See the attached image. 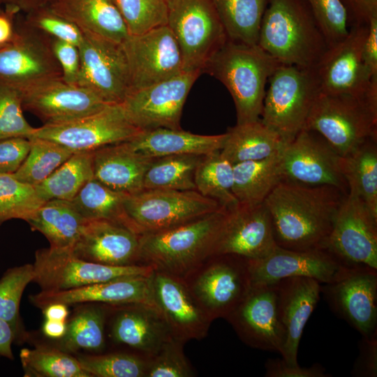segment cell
Listing matches in <instances>:
<instances>
[{"label":"cell","instance_id":"cell-1","mask_svg":"<svg viewBox=\"0 0 377 377\" xmlns=\"http://www.w3.org/2000/svg\"><path fill=\"white\" fill-rule=\"evenodd\" d=\"M346 195L332 186L280 182L264 200L276 245L295 251L326 249Z\"/></svg>","mask_w":377,"mask_h":377},{"label":"cell","instance_id":"cell-2","mask_svg":"<svg viewBox=\"0 0 377 377\" xmlns=\"http://www.w3.org/2000/svg\"><path fill=\"white\" fill-rule=\"evenodd\" d=\"M258 45L283 64L314 68L328 48L305 0H269Z\"/></svg>","mask_w":377,"mask_h":377},{"label":"cell","instance_id":"cell-3","mask_svg":"<svg viewBox=\"0 0 377 377\" xmlns=\"http://www.w3.org/2000/svg\"><path fill=\"white\" fill-rule=\"evenodd\" d=\"M228 211L223 208L177 226L141 234L140 264L182 277L213 255Z\"/></svg>","mask_w":377,"mask_h":377},{"label":"cell","instance_id":"cell-4","mask_svg":"<svg viewBox=\"0 0 377 377\" xmlns=\"http://www.w3.org/2000/svg\"><path fill=\"white\" fill-rule=\"evenodd\" d=\"M280 64L258 45L227 40L208 60L202 73L224 84L235 105L237 124H243L260 119L266 84Z\"/></svg>","mask_w":377,"mask_h":377},{"label":"cell","instance_id":"cell-5","mask_svg":"<svg viewBox=\"0 0 377 377\" xmlns=\"http://www.w3.org/2000/svg\"><path fill=\"white\" fill-rule=\"evenodd\" d=\"M304 129L318 133L340 156L377 139V81L362 95L320 93Z\"/></svg>","mask_w":377,"mask_h":377},{"label":"cell","instance_id":"cell-6","mask_svg":"<svg viewBox=\"0 0 377 377\" xmlns=\"http://www.w3.org/2000/svg\"><path fill=\"white\" fill-rule=\"evenodd\" d=\"M261 121L288 144L304 127L320 94L314 68L280 64L269 79Z\"/></svg>","mask_w":377,"mask_h":377},{"label":"cell","instance_id":"cell-7","mask_svg":"<svg viewBox=\"0 0 377 377\" xmlns=\"http://www.w3.org/2000/svg\"><path fill=\"white\" fill-rule=\"evenodd\" d=\"M180 278L212 322L225 319L251 288L249 259L232 254L212 255Z\"/></svg>","mask_w":377,"mask_h":377},{"label":"cell","instance_id":"cell-8","mask_svg":"<svg viewBox=\"0 0 377 377\" xmlns=\"http://www.w3.org/2000/svg\"><path fill=\"white\" fill-rule=\"evenodd\" d=\"M168 24L179 45L184 71H202L228 38L212 0H167Z\"/></svg>","mask_w":377,"mask_h":377},{"label":"cell","instance_id":"cell-9","mask_svg":"<svg viewBox=\"0 0 377 377\" xmlns=\"http://www.w3.org/2000/svg\"><path fill=\"white\" fill-rule=\"evenodd\" d=\"M124 207L140 235L177 226L226 208L196 190L165 189H143L128 195Z\"/></svg>","mask_w":377,"mask_h":377},{"label":"cell","instance_id":"cell-10","mask_svg":"<svg viewBox=\"0 0 377 377\" xmlns=\"http://www.w3.org/2000/svg\"><path fill=\"white\" fill-rule=\"evenodd\" d=\"M34 278L41 290L60 291L133 276H149L148 265L111 266L84 260L71 249H41L35 252Z\"/></svg>","mask_w":377,"mask_h":377},{"label":"cell","instance_id":"cell-11","mask_svg":"<svg viewBox=\"0 0 377 377\" xmlns=\"http://www.w3.org/2000/svg\"><path fill=\"white\" fill-rule=\"evenodd\" d=\"M141 131L129 121L122 105L113 103L68 122L36 128L30 137L55 142L77 153L128 141Z\"/></svg>","mask_w":377,"mask_h":377},{"label":"cell","instance_id":"cell-12","mask_svg":"<svg viewBox=\"0 0 377 377\" xmlns=\"http://www.w3.org/2000/svg\"><path fill=\"white\" fill-rule=\"evenodd\" d=\"M57 77L61 69L45 33L27 24L15 29L11 40L0 46V82L22 90Z\"/></svg>","mask_w":377,"mask_h":377},{"label":"cell","instance_id":"cell-13","mask_svg":"<svg viewBox=\"0 0 377 377\" xmlns=\"http://www.w3.org/2000/svg\"><path fill=\"white\" fill-rule=\"evenodd\" d=\"M77 85L108 104L121 103L130 91L128 64L121 43L81 29Z\"/></svg>","mask_w":377,"mask_h":377},{"label":"cell","instance_id":"cell-14","mask_svg":"<svg viewBox=\"0 0 377 377\" xmlns=\"http://www.w3.org/2000/svg\"><path fill=\"white\" fill-rule=\"evenodd\" d=\"M202 72L184 71L172 77L130 91L121 103L129 121L141 131L180 129L183 107Z\"/></svg>","mask_w":377,"mask_h":377},{"label":"cell","instance_id":"cell-15","mask_svg":"<svg viewBox=\"0 0 377 377\" xmlns=\"http://www.w3.org/2000/svg\"><path fill=\"white\" fill-rule=\"evenodd\" d=\"M121 46L128 64L130 91L184 71L179 45L167 24L129 35Z\"/></svg>","mask_w":377,"mask_h":377},{"label":"cell","instance_id":"cell-16","mask_svg":"<svg viewBox=\"0 0 377 377\" xmlns=\"http://www.w3.org/2000/svg\"><path fill=\"white\" fill-rule=\"evenodd\" d=\"M326 249L352 268L377 269V217L358 196L344 197Z\"/></svg>","mask_w":377,"mask_h":377},{"label":"cell","instance_id":"cell-17","mask_svg":"<svg viewBox=\"0 0 377 377\" xmlns=\"http://www.w3.org/2000/svg\"><path fill=\"white\" fill-rule=\"evenodd\" d=\"M339 158L318 133L303 129L282 151L283 180L306 186H332L348 194Z\"/></svg>","mask_w":377,"mask_h":377},{"label":"cell","instance_id":"cell-18","mask_svg":"<svg viewBox=\"0 0 377 377\" xmlns=\"http://www.w3.org/2000/svg\"><path fill=\"white\" fill-rule=\"evenodd\" d=\"M249 262L251 286L274 283L295 276L330 283L357 269L347 265L327 249L295 251L277 246L267 256Z\"/></svg>","mask_w":377,"mask_h":377},{"label":"cell","instance_id":"cell-19","mask_svg":"<svg viewBox=\"0 0 377 377\" xmlns=\"http://www.w3.org/2000/svg\"><path fill=\"white\" fill-rule=\"evenodd\" d=\"M106 330L108 341L118 349L148 359L174 337L158 308L145 303L108 304Z\"/></svg>","mask_w":377,"mask_h":377},{"label":"cell","instance_id":"cell-20","mask_svg":"<svg viewBox=\"0 0 377 377\" xmlns=\"http://www.w3.org/2000/svg\"><path fill=\"white\" fill-rule=\"evenodd\" d=\"M225 319L247 346L282 353L286 332L279 315L275 283L251 286Z\"/></svg>","mask_w":377,"mask_h":377},{"label":"cell","instance_id":"cell-21","mask_svg":"<svg viewBox=\"0 0 377 377\" xmlns=\"http://www.w3.org/2000/svg\"><path fill=\"white\" fill-rule=\"evenodd\" d=\"M367 33V24L352 25L343 40L327 48L314 68L320 93L362 95L377 81L362 59Z\"/></svg>","mask_w":377,"mask_h":377},{"label":"cell","instance_id":"cell-22","mask_svg":"<svg viewBox=\"0 0 377 377\" xmlns=\"http://www.w3.org/2000/svg\"><path fill=\"white\" fill-rule=\"evenodd\" d=\"M23 109L44 125L68 122L96 112L108 103L89 89L62 77L47 80L20 90Z\"/></svg>","mask_w":377,"mask_h":377},{"label":"cell","instance_id":"cell-23","mask_svg":"<svg viewBox=\"0 0 377 377\" xmlns=\"http://www.w3.org/2000/svg\"><path fill=\"white\" fill-rule=\"evenodd\" d=\"M321 286L334 313L360 333H377V269L357 268L340 279Z\"/></svg>","mask_w":377,"mask_h":377},{"label":"cell","instance_id":"cell-24","mask_svg":"<svg viewBox=\"0 0 377 377\" xmlns=\"http://www.w3.org/2000/svg\"><path fill=\"white\" fill-rule=\"evenodd\" d=\"M277 246L272 219L265 202L239 203L228 209L214 254H232L249 260L263 258Z\"/></svg>","mask_w":377,"mask_h":377},{"label":"cell","instance_id":"cell-25","mask_svg":"<svg viewBox=\"0 0 377 377\" xmlns=\"http://www.w3.org/2000/svg\"><path fill=\"white\" fill-rule=\"evenodd\" d=\"M150 279L153 302L173 336L184 343L206 337L212 321L195 302L182 279L154 270Z\"/></svg>","mask_w":377,"mask_h":377},{"label":"cell","instance_id":"cell-26","mask_svg":"<svg viewBox=\"0 0 377 377\" xmlns=\"http://www.w3.org/2000/svg\"><path fill=\"white\" fill-rule=\"evenodd\" d=\"M140 236L117 222L87 221L71 250L76 256L95 263L111 266L140 265Z\"/></svg>","mask_w":377,"mask_h":377},{"label":"cell","instance_id":"cell-27","mask_svg":"<svg viewBox=\"0 0 377 377\" xmlns=\"http://www.w3.org/2000/svg\"><path fill=\"white\" fill-rule=\"evenodd\" d=\"M150 276H126L60 291L40 290L29 295V300L41 310L53 303H62L68 306L94 302L107 304L145 303L155 306Z\"/></svg>","mask_w":377,"mask_h":377},{"label":"cell","instance_id":"cell-28","mask_svg":"<svg viewBox=\"0 0 377 377\" xmlns=\"http://www.w3.org/2000/svg\"><path fill=\"white\" fill-rule=\"evenodd\" d=\"M280 320L286 332L281 354L289 364H297L301 337L321 293L320 283L308 277H287L275 283Z\"/></svg>","mask_w":377,"mask_h":377},{"label":"cell","instance_id":"cell-29","mask_svg":"<svg viewBox=\"0 0 377 377\" xmlns=\"http://www.w3.org/2000/svg\"><path fill=\"white\" fill-rule=\"evenodd\" d=\"M154 159L132 150L125 142L92 151L94 178L127 195L143 190L145 172Z\"/></svg>","mask_w":377,"mask_h":377},{"label":"cell","instance_id":"cell-30","mask_svg":"<svg viewBox=\"0 0 377 377\" xmlns=\"http://www.w3.org/2000/svg\"><path fill=\"white\" fill-rule=\"evenodd\" d=\"M226 134L205 135L180 129L158 128L142 131L125 142L134 151L142 156L157 158L181 154L203 156L221 150Z\"/></svg>","mask_w":377,"mask_h":377},{"label":"cell","instance_id":"cell-31","mask_svg":"<svg viewBox=\"0 0 377 377\" xmlns=\"http://www.w3.org/2000/svg\"><path fill=\"white\" fill-rule=\"evenodd\" d=\"M108 304L82 303L75 304L66 320L63 337L51 343L72 355L96 354L105 352L107 346Z\"/></svg>","mask_w":377,"mask_h":377},{"label":"cell","instance_id":"cell-32","mask_svg":"<svg viewBox=\"0 0 377 377\" xmlns=\"http://www.w3.org/2000/svg\"><path fill=\"white\" fill-rule=\"evenodd\" d=\"M53 13L87 30L118 43L129 36L125 22L113 0H70L57 5Z\"/></svg>","mask_w":377,"mask_h":377},{"label":"cell","instance_id":"cell-33","mask_svg":"<svg viewBox=\"0 0 377 377\" xmlns=\"http://www.w3.org/2000/svg\"><path fill=\"white\" fill-rule=\"evenodd\" d=\"M87 221L73 202L65 200L45 202L27 221L32 230L43 234L50 247L56 249H72Z\"/></svg>","mask_w":377,"mask_h":377},{"label":"cell","instance_id":"cell-34","mask_svg":"<svg viewBox=\"0 0 377 377\" xmlns=\"http://www.w3.org/2000/svg\"><path fill=\"white\" fill-rule=\"evenodd\" d=\"M221 156L232 165L265 158L283 149L287 145L260 120L236 124L226 133Z\"/></svg>","mask_w":377,"mask_h":377},{"label":"cell","instance_id":"cell-35","mask_svg":"<svg viewBox=\"0 0 377 377\" xmlns=\"http://www.w3.org/2000/svg\"><path fill=\"white\" fill-rule=\"evenodd\" d=\"M282 151L261 160L233 165L232 190L239 203L254 205L263 202L283 180Z\"/></svg>","mask_w":377,"mask_h":377},{"label":"cell","instance_id":"cell-36","mask_svg":"<svg viewBox=\"0 0 377 377\" xmlns=\"http://www.w3.org/2000/svg\"><path fill=\"white\" fill-rule=\"evenodd\" d=\"M339 167L348 192L360 198L377 217V139L365 141L339 158Z\"/></svg>","mask_w":377,"mask_h":377},{"label":"cell","instance_id":"cell-37","mask_svg":"<svg viewBox=\"0 0 377 377\" xmlns=\"http://www.w3.org/2000/svg\"><path fill=\"white\" fill-rule=\"evenodd\" d=\"M228 40L258 45L263 17L269 0H212Z\"/></svg>","mask_w":377,"mask_h":377},{"label":"cell","instance_id":"cell-38","mask_svg":"<svg viewBox=\"0 0 377 377\" xmlns=\"http://www.w3.org/2000/svg\"><path fill=\"white\" fill-rule=\"evenodd\" d=\"M127 195L93 178L83 186L71 202L87 221H112L140 234L125 211L124 202Z\"/></svg>","mask_w":377,"mask_h":377},{"label":"cell","instance_id":"cell-39","mask_svg":"<svg viewBox=\"0 0 377 377\" xmlns=\"http://www.w3.org/2000/svg\"><path fill=\"white\" fill-rule=\"evenodd\" d=\"M93 178L92 151L77 152L35 188L45 202L50 200L71 201L83 186Z\"/></svg>","mask_w":377,"mask_h":377},{"label":"cell","instance_id":"cell-40","mask_svg":"<svg viewBox=\"0 0 377 377\" xmlns=\"http://www.w3.org/2000/svg\"><path fill=\"white\" fill-rule=\"evenodd\" d=\"M20 358L25 377H91L75 355L51 343H36L24 348Z\"/></svg>","mask_w":377,"mask_h":377},{"label":"cell","instance_id":"cell-41","mask_svg":"<svg viewBox=\"0 0 377 377\" xmlns=\"http://www.w3.org/2000/svg\"><path fill=\"white\" fill-rule=\"evenodd\" d=\"M194 182L196 191L226 209H231L239 204L232 190L233 165L221 156V150L201 157Z\"/></svg>","mask_w":377,"mask_h":377},{"label":"cell","instance_id":"cell-42","mask_svg":"<svg viewBox=\"0 0 377 377\" xmlns=\"http://www.w3.org/2000/svg\"><path fill=\"white\" fill-rule=\"evenodd\" d=\"M202 156L181 154L154 158L145 172L143 189L196 190L194 176Z\"/></svg>","mask_w":377,"mask_h":377},{"label":"cell","instance_id":"cell-43","mask_svg":"<svg viewBox=\"0 0 377 377\" xmlns=\"http://www.w3.org/2000/svg\"><path fill=\"white\" fill-rule=\"evenodd\" d=\"M34 278V265L30 263L8 268L0 278V319L11 327L16 343L30 338L20 317V306L23 292Z\"/></svg>","mask_w":377,"mask_h":377},{"label":"cell","instance_id":"cell-44","mask_svg":"<svg viewBox=\"0 0 377 377\" xmlns=\"http://www.w3.org/2000/svg\"><path fill=\"white\" fill-rule=\"evenodd\" d=\"M29 152L13 175L17 180L36 186L45 180L74 153L55 142L30 137Z\"/></svg>","mask_w":377,"mask_h":377},{"label":"cell","instance_id":"cell-45","mask_svg":"<svg viewBox=\"0 0 377 377\" xmlns=\"http://www.w3.org/2000/svg\"><path fill=\"white\" fill-rule=\"evenodd\" d=\"M91 377H147L148 358L126 350L75 355Z\"/></svg>","mask_w":377,"mask_h":377},{"label":"cell","instance_id":"cell-46","mask_svg":"<svg viewBox=\"0 0 377 377\" xmlns=\"http://www.w3.org/2000/svg\"><path fill=\"white\" fill-rule=\"evenodd\" d=\"M44 202L35 186L0 175V226L10 219L27 221Z\"/></svg>","mask_w":377,"mask_h":377},{"label":"cell","instance_id":"cell-47","mask_svg":"<svg viewBox=\"0 0 377 377\" xmlns=\"http://www.w3.org/2000/svg\"><path fill=\"white\" fill-rule=\"evenodd\" d=\"M129 35H137L168 24L167 0H113Z\"/></svg>","mask_w":377,"mask_h":377},{"label":"cell","instance_id":"cell-48","mask_svg":"<svg viewBox=\"0 0 377 377\" xmlns=\"http://www.w3.org/2000/svg\"><path fill=\"white\" fill-rule=\"evenodd\" d=\"M22 109L21 91L0 82V140L29 138L34 133L36 128L26 120Z\"/></svg>","mask_w":377,"mask_h":377},{"label":"cell","instance_id":"cell-49","mask_svg":"<svg viewBox=\"0 0 377 377\" xmlns=\"http://www.w3.org/2000/svg\"><path fill=\"white\" fill-rule=\"evenodd\" d=\"M184 342L175 337L148 360L147 377H193L195 371L184 352Z\"/></svg>","mask_w":377,"mask_h":377},{"label":"cell","instance_id":"cell-50","mask_svg":"<svg viewBox=\"0 0 377 377\" xmlns=\"http://www.w3.org/2000/svg\"><path fill=\"white\" fill-rule=\"evenodd\" d=\"M318 24L328 47L341 42L348 34L350 25L341 0H305Z\"/></svg>","mask_w":377,"mask_h":377},{"label":"cell","instance_id":"cell-51","mask_svg":"<svg viewBox=\"0 0 377 377\" xmlns=\"http://www.w3.org/2000/svg\"><path fill=\"white\" fill-rule=\"evenodd\" d=\"M28 24L52 38L67 41L77 47L82 39V31L75 24L53 12L41 13Z\"/></svg>","mask_w":377,"mask_h":377},{"label":"cell","instance_id":"cell-52","mask_svg":"<svg viewBox=\"0 0 377 377\" xmlns=\"http://www.w3.org/2000/svg\"><path fill=\"white\" fill-rule=\"evenodd\" d=\"M31 147L29 138L15 137L0 140V175H13L22 165Z\"/></svg>","mask_w":377,"mask_h":377},{"label":"cell","instance_id":"cell-53","mask_svg":"<svg viewBox=\"0 0 377 377\" xmlns=\"http://www.w3.org/2000/svg\"><path fill=\"white\" fill-rule=\"evenodd\" d=\"M51 46L61 69L63 80L69 84H77L80 68L78 47L52 37Z\"/></svg>","mask_w":377,"mask_h":377},{"label":"cell","instance_id":"cell-54","mask_svg":"<svg viewBox=\"0 0 377 377\" xmlns=\"http://www.w3.org/2000/svg\"><path fill=\"white\" fill-rule=\"evenodd\" d=\"M355 377L377 376V333L362 337L359 342V354L352 368Z\"/></svg>","mask_w":377,"mask_h":377},{"label":"cell","instance_id":"cell-55","mask_svg":"<svg viewBox=\"0 0 377 377\" xmlns=\"http://www.w3.org/2000/svg\"><path fill=\"white\" fill-rule=\"evenodd\" d=\"M267 377H327L330 376L320 364L302 367L298 364H291L283 358L268 359L265 364Z\"/></svg>","mask_w":377,"mask_h":377},{"label":"cell","instance_id":"cell-56","mask_svg":"<svg viewBox=\"0 0 377 377\" xmlns=\"http://www.w3.org/2000/svg\"><path fill=\"white\" fill-rule=\"evenodd\" d=\"M348 17L349 25L367 24L377 15V0H341Z\"/></svg>","mask_w":377,"mask_h":377},{"label":"cell","instance_id":"cell-57","mask_svg":"<svg viewBox=\"0 0 377 377\" xmlns=\"http://www.w3.org/2000/svg\"><path fill=\"white\" fill-rule=\"evenodd\" d=\"M363 64L370 75L377 77V15L367 24V33L362 51Z\"/></svg>","mask_w":377,"mask_h":377},{"label":"cell","instance_id":"cell-58","mask_svg":"<svg viewBox=\"0 0 377 377\" xmlns=\"http://www.w3.org/2000/svg\"><path fill=\"white\" fill-rule=\"evenodd\" d=\"M15 342V335L10 325L0 319V358L14 360L12 345Z\"/></svg>","mask_w":377,"mask_h":377},{"label":"cell","instance_id":"cell-59","mask_svg":"<svg viewBox=\"0 0 377 377\" xmlns=\"http://www.w3.org/2000/svg\"><path fill=\"white\" fill-rule=\"evenodd\" d=\"M66 331V321L45 319L42 333L50 340H57L64 337Z\"/></svg>","mask_w":377,"mask_h":377},{"label":"cell","instance_id":"cell-60","mask_svg":"<svg viewBox=\"0 0 377 377\" xmlns=\"http://www.w3.org/2000/svg\"><path fill=\"white\" fill-rule=\"evenodd\" d=\"M45 319L66 321L69 316L68 306L62 303L50 304L42 309Z\"/></svg>","mask_w":377,"mask_h":377},{"label":"cell","instance_id":"cell-61","mask_svg":"<svg viewBox=\"0 0 377 377\" xmlns=\"http://www.w3.org/2000/svg\"><path fill=\"white\" fill-rule=\"evenodd\" d=\"M15 32L10 17L6 14H0V46L11 40Z\"/></svg>","mask_w":377,"mask_h":377},{"label":"cell","instance_id":"cell-62","mask_svg":"<svg viewBox=\"0 0 377 377\" xmlns=\"http://www.w3.org/2000/svg\"><path fill=\"white\" fill-rule=\"evenodd\" d=\"M16 3L20 5L27 6L30 3V0H16Z\"/></svg>","mask_w":377,"mask_h":377},{"label":"cell","instance_id":"cell-63","mask_svg":"<svg viewBox=\"0 0 377 377\" xmlns=\"http://www.w3.org/2000/svg\"><path fill=\"white\" fill-rule=\"evenodd\" d=\"M0 1H10V2L16 3V0H0Z\"/></svg>","mask_w":377,"mask_h":377}]
</instances>
